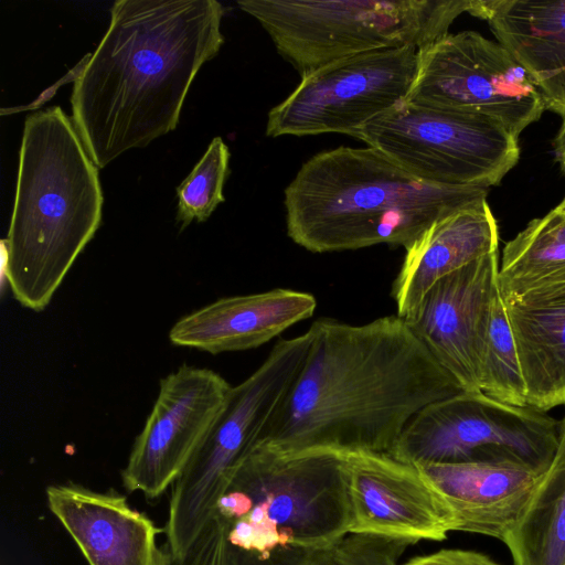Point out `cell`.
Here are the masks:
<instances>
[{"mask_svg": "<svg viewBox=\"0 0 565 565\" xmlns=\"http://www.w3.org/2000/svg\"><path fill=\"white\" fill-rule=\"evenodd\" d=\"M503 543L514 565H565V416L554 457Z\"/></svg>", "mask_w": 565, "mask_h": 565, "instance_id": "22", "label": "cell"}, {"mask_svg": "<svg viewBox=\"0 0 565 565\" xmlns=\"http://www.w3.org/2000/svg\"><path fill=\"white\" fill-rule=\"evenodd\" d=\"M401 565H501L490 556L470 550L444 548L416 556Z\"/></svg>", "mask_w": 565, "mask_h": 565, "instance_id": "28", "label": "cell"}, {"mask_svg": "<svg viewBox=\"0 0 565 565\" xmlns=\"http://www.w3.org/2000/svg\"><path fill=\"white\" fill-rule=\"evenodd\" d=\"M345 458L351 511L350 534L444 541L454 518L415 466L388 454L352 451Z\"/></svg>", "mask_w": 565, "mask_h": 565, "instance_id": "13", "label": "cell"}, {"mask_svg": "<svg viewBox=\"0 0 565 565\" xmlns=\"http://www.w3.org/2000/svg\"><path fill=\"white\" fill-rule=\"evenodd\" d=\"M92 53H87L72 70H70L62 78H60L54 85L46 88L42 92L39 97L26 106H18V107H3L0 109L1 116L12 115L14 113H20L23 110H32L41 107L45 103H47L57 92V89L71 82H76L78 77L82 75L85 70Z\"/></svg>", "mask_w": 565, "mask_h": 565, "instance_id": "29", "label": "cell"}, {"mask_svg": "<svg viewBox=\"0 0 565 565\" xmlns=\"http://www.w3.org/2000/svg\"><path fill=\"white\" fill-rule=\"evenodd\" d=\"M495 217L483 200L434 223L405 248L392 285L397 316L406 317L443 277L498 252Z\"/></svg>", "mask_w": 565, "mask_h": 565, "instance_id": "18", "label": "cell"}, {"mask_svg": "<svg viewBox=\"0 0 565 565\" xmlns=\"http://www.w3.org/2000/svg\"><path fill=\"white\" fill-rule=\"evenodd\" d=\"M498 275L497 252L439 279L403 318L462 391H480L479 363Z\"/></svg>", "mask_w": 565, "mask_h": 565, "instance_id": "14", "label": "cell"}, {"mask_svg": "<svg viewBox=\"0 0 565 565\" xmlns=\"http://www.w3.org/2000/svg\"><path fill=\"white\" fill-rule=\"evenodd\" d=\"M231 390L215 371L188 364L161 379L152 409L121 470L126 490L153 500L171 487L210 433Z\"/></svg>", "mask_w": 565, "mask_h": 565, "instance_id": "12", "label": "cell"}, {"mask_svg": "<svg viewBox=\"0 0 565 565\" xmlns=\"http://www.w3.org/2000/svg\"><path fill=\"white\" fill-rule=\"evenodd\" d=\"M498 284L504 303L565 297V211L530 221L505 244Z\"/></svg>", "mask_w": 565, "mask_h": 565, "instance_id": "21", "label": "cell"}, {"mask_svg": "<svg viewBox=\"0 0 565 565\" xmlns=\"http://www.w3.org/2000/svg\"><path fill=\"white\" fill-rule=\"evenodd\" d=\"M404 102L479 114L518 139L546 109L539 86L510 51L476 31L447 33L418 49Z\"/></svg>", "mask_w": 565, "mask_h": 565, "instance_id": "10", "label": "cell"}, {"mask_svg": "<svg viewBox=\"0 0 565 565\" xmlns=\"http://www.w3.org/2000/svg\"><path fill=\"white\" fill-rule=\"evenodd\" d=\"M558 209L565 211V196L564 199L561 201V203L557 205Z\"/></svg>", "mask_w": 565, "mask_h": 565, "instance_id": "31", "label": "cell"}, {"mask_svg": "<svg viewBox=\"0 0 565 565\" xmlns=\"http://www.w3.org/2000/svg\"><path fill=\"white\" fill-rule=\"evenodd\" d=\"M454 518V531L503 542L523 516L543 473L513 461L415 465Z\"/></svg>", "mask_w": 565, "mask_h": 565, "instance_id": "16", "label": "cell"}, {"mask_svg": "<svg viewBox=\"0 0 565 565\" xmlns=\"http://www.w3.org/2000/svg\"><path fill=\"white\" fill-rule=\"evenodd\" d=\"M479 0H239L277 52L305 77L353 55L404 46L417 50L448 33Z\"/></svg>", "mask_w": 565, "mask_h": 565, "instance_id": "6", "label": "cell"}, {"mask_svg": "<svg viewBox=\"0 0 565 565\" xmlns=\"http://www.w3.org/2000/svg\"><path fill=\"white\" fill-rule=\"evenodd\" d=\"M415 542L366 534H349L331 548L341 565H399Z\"/></svg>", "mask_w": 565, "mask_h": 565, "instance_id": "25", "label": "cell"}, {"mask_svg": "<svg viewBox=\"0 0 565 565\" xmlns=\"http://www.w3.org/2000/svg\"><path fill=\"white\" fill-rule=\"evenodd\" d=\"M311 342L309 330L279 340L264 362L232 386L227 402L183 472L171 486L164 547L182 557L216 515L217 501L241 461L288 394Z\"/></svg>", "mask_w": 565, "mask_h": 565, "instance_id": "7", "label": "cell"}, {"mask_svg": "<svg viewBox=\"0 0 565 565\" xmlns=\"http://www.w3.org/2000/svg\"><path fill=\"white\" fill-rule=\"evenodd\" d=\"M479 390L498 402L527 406L518 349L499 289L490 306L483 338Z\"/></svg>", "mask_w": 565, "mask_h": 565, "instance_id": "23", "label": "cell"}, {"mask_svg": "<svg viewBox=\"0 0 565 565\" xmlns=\"http://www.w3.org/2000/svg\"><path fill=\"white\" fill-rule=\"evenodd\" d=\"M216 514L226 523L228 544L248 552L331 550L351 526L344 454L255 447L234 470Z\"/></svg>", "mask_w": 565, "mask_h": 565, "instance_id": "5", "label": "cell"}, {"mask_svg": "<svg viewBox=\"0 0 565 565\" xmlns=\"http://www.w3.org/2000/svg\"><path fill=\"white\" fill-rule=\"evenodd\" d=\"M230 150L215 137L191 173L177 188V221L181 230L193 221L204 222L224 202L223 186L230 174Z\"/></svg>", "mask_w": 565, "mask_h": 565, "instance_id": "24", "label": "cell"}, {"mask_svg": "<svg viewBox=\"0 0 565 565\" xmlns=\"http://www.w3.org/2000/svg\"><path fill=\"white\" fill-rule=\"evenodd\" d=\"M526 386L527 406H565V297L504 303Z\"/></svg>", "mask_w": 565, "mask_h": 565, "instance_id": "20", "label": "cell"}, {"mask_svg": "<svg viewBox=\"0 0 565 565\" xmlns=\"http://www.w3.org/2000/svg\"><path fill=\"white\" fill-rule=\"evenodd\" d=\"M46 499L89 565H168V550L157 544L163 529L126 495L67 482L49 486Z\"/></svg>", "mask_w": 565, "mask_h": 565, "instance_id": "15", "label": "cell"}, {"mask_svg": "<svg viewBox=\"0 0 565 565\" xmlns=\"http://www.w3.org/2000/svg\"><path fill=\"white\" fill-rule=\"evenodd\" d=\"M554 153L559 169L565 177V116L562 117V125L554 139Z\"/></svg>", "mask_w": 565, "mask_h": 565, "instance_id": "30", "label": "cell"}, {"mask_svg": "<svg viewBox=\"0 0 565 565\" xmlns=\"http://www.w3.org/2000/svg\"><path fill=\"white\" fill-rule=\"evenodd\" d=\"M487 195L488 188L420 181L371 147L341 146L311 157L286 186L287 234L312 253L407 248L434 223Z\"/></svg>", "mask_w": 565, "mask_h": 565, "instance_id": "3", "label": "cell"}, {"mask_svg": "<svg viewBox=\"0 0 565 565\" xmlns=\"http://www.w3.org/2000/svg\"><path fill=\"white\" fill-rule=\"evenodd\" d=\"M227 565H341L331 550L279 546L259 554L228 544Z\"/></svg>", "mask_w": 565, "mask_h": 565, "instance_id": "26", "label": "cell"}, {"mask_svg": "<svg viewBox=\"0 0 565 565\" xmlns=\"http://www.w3.org/2000/svg\"><path fill=\"white\" fill-rule=\"evenodd\" d=\"M417 49L366 52L323 65L267 116L266 136L344 134L404 102L413 84Z\"/></svg>", "mask_w": 565, "mask_h": 565, "instance_id": "11", "label": "cell"}, {"mask_svg": "<svg viewBox=\"0 0 565 565\" xmlns=\"http://www.w3.org/2000/svg\"><path fill=\"white\" fill-rule=\"evenodd\" d=\"M352 137L416 179L439 185H497L520 158L519 139L489 117L405 102Z\"/></svg>", "mask_w": 565, "mask_h": 565, "instance_id": "8", "label": "cell"}, {"mask_svg": "<svg viewBox=\"0 0 565 565\" xmlns=\"http://www.w3.org/2000/svg\"><path fill=\"white\" fill-rule=\"evenodd\" d=\"M216 0H118L74 83L72 121L102 169L175 129L201 66L224 43Z\"/></svg>", "mask_w": 565, "mask_h": 565, "instance_id": "2", "label": "cell"}, {"mask_svg": "<svg viewBox=\"0 0 565 565\" xmlns=\"http://www.w3.org/2000/svg\"><path fill=\"white\" fill-rule=\"evenodd\" d=\"M308 330L303 365L255 447L388 454L423 407L462 391L397 315Z\"/></svg>", "mask_w": 565, "mask_h": 565, "instance_id": "1", "label": "cell"}, {"mask_svg": "<svg viewBox=\"0 0 565 565\" xmlns=\"http://www.w3.org/2000/svg\"><path fill=\"white\" fill-rule=\"evenodd\" d=\"M475 17L530 73L546 109L565 116V0H480Z\"/></svg>", "mask_w": 565, "mask_h": 565, "instance_id": "19", "label": "cell"}, {"mask_svg": "<svg viewBox=\"0 0 565 565\" xmlns=\"http://www.w3.org/2000/svg\"><path fill=\"white\" fill-rule=\"evenodd\" d=\"M98 168L61 107L25 118L14 203L2 239L3 273L13 298L42 311L102 221Z\"/></svg>", "mask_w": 565, "mask_h": 565, "instance_id": "4", "label": "cell"}, {"mask_svg": "<svg viewBox=\"0 0 565 565\" xmlns=\"http://www.w3.org/2000/svg\"><path fill=\"white\" fill-rule=\"evenodd\" d=\"M316 308L313 295L287 288L223 297L180 318L169 340L211 354L255 349L311 318Z\"/></svg>", "mask_w": 565, "mask_h": 565, "instance_id": "17", "label": "cell"}, {"mask_svg": "<svg viewBox=\"0 0 565 565\" xmlns=\"http://www.w3.org/2000/svg\"><path fill=\"white\" fill-rule=\"evenodd\" d=\"M558 427L544 411L461 391L423 407L388 455L411 465L513 461L544 473L557 448Z\"/></svg>", "mask_w": 565, "mask_h": 565, "instance_id": "9", "label": "cell"}, {"mask_svg": "<svg viewBox=\"0 0 565 565\" xmlns=\"http://www.w3.org/2000/svg\"><path fill=\"white\" fill-rule=\"evenodd\" d=\"M227 526L215 515L182 557L169 553L168 565H227Z\"/></svg>", "mask_w": 565, "mask_h": 565, "instance_id": "27", "label": "cell"}]
</instances>
